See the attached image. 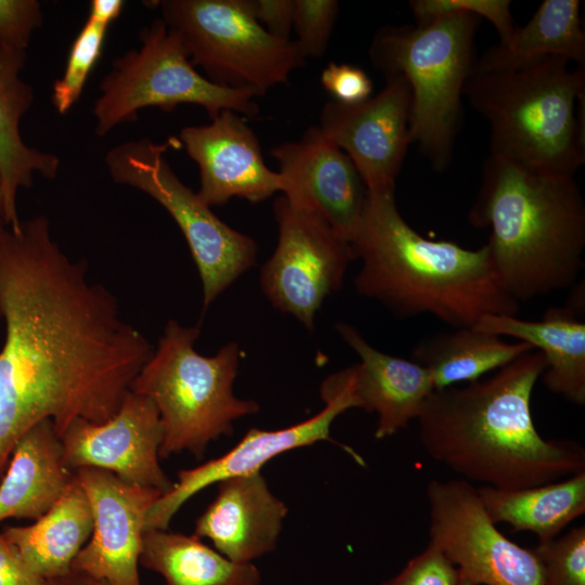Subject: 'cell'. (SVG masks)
<instances>
[{
	"label": "cell",
	"instance_id": "10",
	"mask_svg": "<svg viewBox=\"0 0 585 585\" xmlns=\"http://www.w3.org/2000/svg\"><path fill=\"white\" fill-rule=\"evenodd\" d=\"M177 145L174 138L161 144L148 139L125 142L107 152L105 164L115 182L143 191L176 221L197 266L206 310L255 265L258 245L220 220L180 181L165 157Z\"/></svg>",
	"mask_w": 585,
	"mask_h": 585
},
{
	"label": "cell",
	"instance_id": "8",
	"mask_svg": "<svg viewBox=\"0 0 585 585\" xmlns=\"http://www.w3.org/2000/svg\"><path fill=\"white\" fill-rule=\"evenodd\" d=\"M140 40L141 48L115 58L101 81L93 108L99 136L136 120L138 112L146 107L171 112L180 104H196L211 119L222 110L258 115L253 93L216 84L195 69L181 37L162 18L143 28Z\"/></svg>",
	"mask_w": 585,
	"mask_h": 585
},
{
	"label": "cell",
	"instance_id": "28",
	"mask_svg": "<svg viewBox=\"0 0 585 585\" xmlns=\"http://www.w3.org/2000/svg\"><path fill=\"white\" fill-rule=\"evenodd\" d=\"M532 350L522 341L507 342L474 327H460L418 342L412 356L430 373L437 390L479 380Z\"/></svg>",
	"mask_w": 585,
	"mask_h": 585
},
{
	"label": "cell",
	"instance_id": "16",
	"mask_svg": "<svg viewBox=\"0 0 585 585\" xmlns=\"http://www.w3.org/2000/svg\"><path fill=\"white\" fill-rule=\"evenodd\" d=\"M93 515L91 537L72 569L108 585H142L139 575L145 518L164 494L91 467L75 470Z\"/></svg>",
	"mask_w": 585,
	"mask_h": 585
},
{
	"label": "cell",
	"instance_id": "11",
	"mask_svg": "<svg viewBox=\"0 0 585 585\" xmlns=\"http://www.w3.org/2000/svg\"><path fill=\"white\" fill-rule=\"evenodd\" d=\"M273 210L278 239L261 268L260 286L276 310L312 330L317 311L341 288L355 256L350 243L321 216L295 207L283 195Z\"/></svg>",
	"mask_w": 585,
	"mask_h": 585
},
{
	"label": "cell",
	"instance_id": "22",
	"mask_svg": "<svg viewBox=\"0 0 585 585\" xmlns=\"http://www.w3.org/2000/svg\"><path fill=\"white\" fill-rule=\"evenodd\" d=\"M495 336H509L543 353L545 387L567 401L585 404V323L570 309L551 308L540 321L487 314L473 326Z\"/></svg>",
	"mask_w": 585,
	"mask_h": 585
},
{
	"label": "cell",
	"instance_id": "35",
	"mask_svg": "<svg viewBox=\"0 0 585 585\" xmlns=\"http://www.w3.org/2000/svg\"><path fill=\"white\" fill-rule=\"evenodd\" d=\"M255 18L271 35L290 39L295 0H250Z\"/></svg>",
	"mask_w": 585,
	"mask_h": 585
},
{
	"label": "cell",
	"instance_id": "7",
	"mask_svg": "<svg viewBox=\"0 0 585 585\" xmlns=\"http://www.w3.org/2000/svg\"><path fill=\"white\" fill-rule=\"evenodd\" d=\"M198 336L199 327L169 320L157 349L131 385L132 392L147 396L158 410L164 428L160 458L182 452L202 458L210 442L231 435L237 419L260 408L233 392L238 344L229 342L205 356L194 348Z\"/></svg>",
	"mask_w": 585,
	"mask_h": 585
},
{
	"label": "cell",
	"instance_id": "23",
	"mask_svg": "<svg viewBox=\"0 0 585 585\" xmlns=\"http://www.w3.org/2000/svg\"><path fill=\"white\" fill-rule=\"evenodd\" d=\"M26 51H14L0 44V216L17 229L16 195L20 187H30L34 174L54 179L60 159L50 153L25 144L20 121L34 101L32 88L20 78L26 62Z\"/></svg>",
	"mask_w": 585,
	"mask_h": 585
},
{
	"label": "cell",
	"instance_id": "26",
	"mask_svg": "<svg viewBox=\"0 0 585 585\" xmlns=\"http://www.w3.org/2000/svg\"><path fill=\"white\" fill-rule=\"evenodd\" d=\"M476 490L495 524L505 522L515 532H533L538 542L557 537L585 512V471L532 487L503 490L482 485Z\"/></svg>",
	"mask_w": 585,
	"mask_h": 585
},
{
	"label": "cell",
	"instance_id": "6",
	"mask_svg": "<svg viewBox=\"0 0 585 585\" xmlns=\"http://www.w3.org/2000/svg\"><path fill=\"white\" fill-rule=\"evenodd\" d=\"M559 56L472 72L464 96L490 126L491 156L524 167L575 174L585 160V65Z\"/></svg>",
	"mask_w": 585,
	"mask_h": 585
},
{
	"label": "cell",
	"instance_id": "20",
	"mask_svg": "<svg viewBox=\"0 0 585 585\" xmlns=\"http://www.w3.org/2000/svg\"><path fill=\"white\" fill-rule=\"evenodd\" d=\"M196 519L194 534L208 538L231 561H252L276 548L286 504L275 496L261 471L226 478Z\"/></svg>",
	"mask_w": 585,
	"mask_h": 585
},
{
	"label": "cell",
	"instance_id": "38",
	"mask_svg": "<svg viewBox=\"0 0 585 585\" xmlns=\"http://www.w3.org/2000/svg\"><path fill=\"white\" fill-rule=\"evenodd\" d=\"M44 585H108L106 582L83 572L70 570L66 574L46 580Z\"/></svg>",
	"mask_w": 585,
	"mask_h": 585
},
{
	"label": "cell",
	"instance_id": "32",
	"mask_svg": "<svg viewBox=\"0 0 585 585\" xmlns=\"http://www.w3.org/2000/svg\"><path fill=\"white\" fill-rule=\"evenodd\" d=\"M457 567L437 547L428 544L395 576L380 585H458Z\"/></svg>",
	"mask_w": 585,
	"mask_h": 585
},
{
	"label": "cell",
	"instance_id": "17",
	"mask_svg": "<svg viewBox=\"0 0 585 585\" xmlns=\"http://www.w3.org/2000/svg\"><path fill=\"white\" fill-rule=\"evenodd\" d=\"M269 153L278 164L283 196L295 207L324 218L350 243L367 190L348 155L317 126L309 127L300 140L282 143Z\"/></svg>",
	"mask_w": 585,
	"mask_h": 585
},
{
	"label": "cell",
	"instance_id": "39",
	"mask_svg": "<svg viewBox=\"0 0 585 585\" xmlns=\"http://www.w3.org/2000/svg\"><path fill=\"white\" fill-rule=\"evenodd\" d=\"M460 574V573H459ZM458 585H476L473 584L471 581H469L468 578H466L465 576H463L460 574V578H459V583Z\"/></svg>",
	"mask_w": 585,
	"mask_h": 585
},
{
	"label": "cell",
	"instance_id": "3",
	"mask_svg": "<svg viewBox=\"0 0 585 585\" xmlns=\"http://www.w3.org/2000/svg\"><path fill=\"white\" fill-rule=\"evenodd\" d=\"M350 245L362 265L354 287L395 316L430 314L453 328L487 314L517 315L487 246L467 249L420 235L402 217L394 193L368 194Z\"/></svg>",
	"mask_w": 585,
	"mask_h": 585
},
{
	"label": "cell",
	"instance_id": "1",
	"mask_svg": "<svg viewBox=\"0 0 585 585\" xmlns=\"http://www.w3.org/2000/svg\"><path fill=\"white\" fill-rule=\"evenodd\" d=\"M0 481L17 440L51 419L60 438L77 418H112L154 350L117 299L90 283L43 216L17 229L0 216Z\"/></svg>",
	"mask_w": 585,
	"mask_h": 585
},
{
	"label": "cell",
	"instance_id": "12",
	"mask_svg": "<svg viewBox=\"0 0 585 585\" xmlns=\"http://www.w3.org/2000/svg\"><path fill=\"white\" fill-rule=\"evenodd\" d=\"M429 544L476 585H543L532 549L507 538L485 512L477 490L463 479L427 485Z\"/></svg>",
	"mask_w": 585,
	"mask_h": 585
},
{
	"label": "cell",
	"instance_id": "13",
	"mask_svg": "<svg viewBox=\"0 0 585 585\" xmlns=\"http://www.w3.org/2000/svg\"><path fill=\"white\" fill-rule=\"evenodd\" d=\"M385 80L384 88L363 102L327 101L317 126L351 159L368 194L394 193L412 144L410 86L402 75Z\"/></svg>",
	"mask_w": 585,
	"mask_h": 585
},
{
	"label": "cell",
	"instance_id": "30",
	"mask_svg": "<svg viewBox=\"0 0 585 585\" xmlns=\"http://www.w3.org/2000/svg\"><path fill=\"white\" fill-rule=\"evenodd\" d=\"M542 571L543 585H585V528L538 542L532 548Z\"/></svg>",
	"mask_w": 585,
	"mask_h": 585
},
{
	"label": "cell",
	"instance_id": "19",
	"mask_svg": "<svg viewBox=\"0 0 585 585\" xmlns=\"http://www.w3.org/2000/svg\"><path fill=\"white\" fill-rule=\"evenodd\" d=\"M335 329L360 363L332 376L350 393L355 408L377 415L375 438L393 435L417 419L434 391L430 373L413 360L377 350L348 323L339 322Z\"/></svg>",
	"mask_w": 585,
	"mask_h": 585
},
{
	"label": "cell",
	"instance_id": "27",
	"mask_svg": "<svg viewBox=\"0 0 585 585\" xmlns=\"http://www.w3.org/2000/svg\"><path fill=\"white\" fill-rule=\"evenodd\" d=\"M140 564L160 574L165 585H260L253 563H237L195 534L145 530Z\"/></svg>",
	"mask_w": 585,
	"mask_h": 585
},
{
	"label": "cell",
	"instance_id": "24",
	"mask_svg": "<svg viewBox=\"0 0 585 585\" xmlns=\"http://www.w3.org/2000/svg\"><path fill=\"white\" fill-rule=\"evenodd\" d=\"M93 515L88 496L77 480L34 523L5 526L2 534L28 567L48 580L66 574L91 537Z\"/></svg>",
	"mask_w": 585,
	"mask_h": 585
},
{
	"label": "cell",
	"instance_id": "4",
	"mask_svg": "<svg viewBox=\"0 0 585 585\" xmlns=\"http://www.w3.org/2000/svg\"><path fill=\"white\" fill-rule=\"evenodd\" d=\"M468 219L491 227L493 268L518 302L571 287L584 268L585 202L574 174L490 155Z\"/></svg>",
	"mask_w": 585,
	"mask_h": 585
},
{
	"label": "cell",
	"instance_id": "25",
	"mask_svg": "<svg viewBox=\"0 0 585 585\" xmlns=\"http://www.w3.org/2000/svg\"><path fill=\"white\" fill-rule=\"evenodd\" d=\"M580 9L578 0H544L525 25L476 58L472 72L516 68L545 56L585 65Z\"/></svg>",
	"mask_w": 585,
	"mask_h": 585
},
{
	"label": "cell",
	"instance_id": "33",
	"mask_svg": "<svg viewBox=\"0 0 585 585\" xmlns=\"http://www.w3.org/2000/svg\"><path fill=\"white\" fill-rule=\"evenodd\" d=\"M42 13L36 0H0V44L26 51L32 31L41 26Z\"/></svg>",
	"mask_w": 585,
	"mask_h": 585
},
{
	"label": "cell",
	"instance_id": "9",
	"mask_svg": "<svg viewBox=\"0 0 585 585\" xmlns=\"http://www.w3.org/2000/svg\"><path fill=\"white\" fill-rule=\"evenodd\" d=\"M165 23L181 37L194 66L216 84L256 96L306 63L297 43L269 34L255 18L250 0H164Z\"/></svg>",
	"mask_w": 585,
	"mask_h": 585
},
{
	"label": "cell",
	"instance_id": "36",
	"mask_svg": "<svg viewBox=\"0 0 585 585\" xmlns=\"http://www.w3.org/2000/svg\"><path fill=\"white\" fill-rule=\"evenodd\" d=\"M46 580L34 572L15 547L0 532V585H44Z\"/></svg>",
	"mask_w": 585,
	"mask_h": 585
},
{
	"label": "cell",
	"instance_id": "15",
	"mask_svg": "<svg viewBox=\"0 0 585 585\" xmlns=\"http://www.w3.org/2000/svg\"><path fill=\"white\" fill-rule=\"evenodd\" d=\"M320 394L325 406L314 416L276 430L251 428L224 455L195 468L180 470L178 482L171 491L160 496L147 511L145 530H167L183 504L203 489L230 477L261 471L263 465L275 456L320 441L341 446L359 465L365 466L364 459L354 450L330 437L333 421L343 412L355 408L350 393L337 385L323 381Z\"/></svg>",
	"mask_w": 585,
	"mask_h": 585
},
{
	"label": "cell",
	"instance_id": "14",
	"mask_svg": "<svg viewBox=\"0 0 585 585\" xmlns=\"http://www.w3.org/2000/svg\"><path fill=\"white\" fill-rule=\"evenodd\" d=\"M164 428L151 399L130 391L117 413L96 424L75 419L63 433V463L69 470L91 467L166 494L173 487L159 464Z\"/></svg>",
	"mask_w": 585,
	"mask_h": 585
},
{
	"label": "cell",
	"instance_id": "40",
	"mask_svg": "<svg viewBox=\"0 0 585 585\" xmlns=\"http://www.w3.org/2000/svg\"><path fill=\"white\" fill-rule=\"evenodd\" d=\"M1 204H2V192H1V187H0V208H1Z\"/></svg>",
	"mask_w": 585,
	"mask_h": 585
},
{
	"label": "cell",
	"instance_id": "2",
	"mask_svg": "<svg viewBox=\"0 0 585 585\" xmlns=\"http://www.w3.org/2000/svg\"><path fill=\"white\" fill-rule=\"evenodd\" d=\"M546 368L529 351L485 379L434 390L419 416V439L434 460L503 490L537 486L585 471L573 440L544 439L535 428L532 392Z\"/></svg>",
	"mask_w": 585,
	"mask_h": 585
},
{
	"label": "cell",
	"instance_id": "21",
	"mask_svg": "<svg viewBox=\"0 0 585 585\" xmlns=\"http://www.w3.org/2000/svg\"><path fill=\"white\" fill-rule=\"evenodd\" d=\"M75 471L63 463V445L53 421L44 419L15 443L0 481V522L36 521L61 498Z\"/></svg>",
	"mask_w": 585,
	"mask_h": 585
},
{
	"label": "cell",
	"instance_id": "31",
	"mask_svg": "<svg viewBox=\"0 0 585 585\" xmlns=\"http://www.w3.org/2000/svg\"><path fill=\"white\" fill-rule=\"evenodd\" d=\"M338 13L336 0H295L294 40L304 58L325 54Z\"/></svg>",
	"mask_w": 585,
	"mask_h": 585
},
{
	"label": "cell",
	"instance_id": "5",
	"mask_svg": "<svg viewBox=\"0 0 585 585\" xmlns=\"http://www.w3.org/2000/svg\"><path fill=\"white\" fill-rule=\"evenodd\" d=\"M416 25L376 31L369 60L385 77L402 75L411 89L410 132L432 169L451 160L463 117L465 83L474 64V39L482 18L499 39L515 29L509 0H413Z\"/></svg>",
	"mask_w": 585,
	"mask_h": 585
},
{
	"label": "cell",
	"instance_id": "18",
	"mask_svg": "<svg viewBox=\"0 0 585 585\" xmlns=\"http://www.w3.org/2000/svg\"><path fill=\"white\" fill-rule=\"evenodd\" d=\"M179 142L199 168L197 195L209 207L234 197L256 204L283 192V179L265 165L256 133L233 110H222L208 125L183 128Z\"/></svg>",
	"mask_w": 585,
	"mask_h": 585
},
{
	"label": "cell",
	"instance_id": "37",
	"mask_svg": "<svg viewBox=\"0 0 585 585\" xmlns=\"http://www.w3.org/2000/svg\"><path fill=\"white\" fill-rule=\"evenodd\" d=\"M123 4L121 0H93L88 20L107 27L119 16Z\"/></svg>",
	"mask_w": 585,
	"mask_h": 585
},
{
	"label": "cell",
	"instance_id": "29",
	"mask_svg": "<svg viewBox=\"0 0 585 585\" xmlns=\"http://www.w3.org/2000/svg\"><path fill=\"white\" fill-rule=\"evenodd\" d=\"M106 30V26L87 20L75 38L64 75L53 84L52 103L58 114H66L80 99L88 76L101 56Z\"/></svg>",
	"mask_w": 585,
	"mask_h": 585
},
{
	"label": "cell",
	"instance_id": "34",
	"mask_svg": "<svg viewBox=\"0 0 585 585\" xmlns=\"http://www.w3.org/2000/svg\"><path fill=\"white\" fill-rule=\"evenodd\" d=\"M321 83L334 98L343 104H356L370 98L373 82L360 67L347 63L330 62L322 70Z\"/></svg>",
	"mask_w": 585,
	"mask_h": 585
}]
</instances>
